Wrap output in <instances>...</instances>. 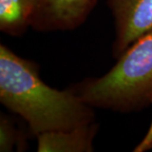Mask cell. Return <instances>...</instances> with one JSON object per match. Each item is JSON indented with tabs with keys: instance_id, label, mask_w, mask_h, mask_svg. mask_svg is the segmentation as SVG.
Segmentation results:
<instances>
[{
	"instance_id": "obj_1",
	"label": "cell",
	"mask_w": 152,
	"mask_h": 152,
	"mask_svg": "<svg viewBox=\"0 0 152 152\" xmlns=\"http://www.w3.org/2000/svg\"><path fill=\"white\" fill-rule=\"evenodd\" d=\"M38 69L35 63L0 45V102L27 123L32 135L94 122L92 107L72 88L59 91L48 86Z\"/></svg>"
},
{
	"instance_id": "obj_2",
	"label": "cell",
	"mask_w": 152,
	"mask_h": 152,
	"mask_svg": "<svg viewBox=\"0 0 152 152\" xmlns=\"http://www.w3.org/2000/svg\"><path fill=\"white\" fill-rule=\"evenodd\" d=\"M106 75L72 89L92 107L139 111L152 101V29L137 39Z\"/></svg>"
},
{
	"instance_id": "obj_3",
	"label": "cell",
	"mask_w": 152,
	"mask_h": 152,
	"mask_svg": "<svg viewBox=\"0 0 152 152\" xmlns=\"http://www.w3.org/2000/svg\"><path fill=\"white\" fill-rule=\"evenodd\" d=\"M115 20L113 56L118 58L152 29V0H107Z\"/></svg>"
},
{
	"instance_id": "obj_4",
	"label": "cell",
	"mask_w": 152,
	"mask_h": 152,
	"mask_svg": "<svg viewBox=\"0 0 152 152\" xmlns=\"http://www.w3.org/2000/svg\"><path fill=\"white\" fill-rule=\"evenodd\" d=\"M98 0H40L31 27L37 31H68L86 20Z\"/></svg>"
},
{
	"instance_id": "obj_5",
	"label": "cell",
	"mask_w": 152,
	"mask_h": 152,
	"mask_svg": "<svg viewBox=\"0 0 152 152\" xmlns=\"http://www.w3.org/2000/svg\"><path fill=\"white\" fill-rule=\"evenodd\" d=\"M98 130L94 122L68 130L44 132L37 136L39 152H91Z\"/></svg>"
},
{
	"instance_id": "obj_6",
	"label": "cell",
	"mask_w": 152,
	"mask_h": 152,
	"mask_svg": "<svg viewBox=\"0 0 152 152\" xmlns=\"http://www.w3.org/2000/svg\"><path fill=\"white\" fill-rule=\"evenodd\" d=\"M40 0H0V30L10 36H20L31 26Z\"/></svg>"
},
{
	"instance_id": "obj_7",
	"label": "cell",
	"mask_w": 152,
	"mask_h": 152,
	"mask_svg": "<svg viewBox=\"0 0 152 152\" xmlns=\"http://www.w3.org/2000/svg\"><path fill=\"white\" fill-rule=\"evenodd\" d=\"M26 141L22 133L15 127L14 122L6 116H0V151L10 152L15 147L19 151L26 150Z\"/></svg>"
},
{
	"instance_id": "obj_8",
	"label": "cell",
	"mask_w": 152,
	"mask_h": 152,
	"mask_svg": "<svg viewBox=\"0 0 152 152\" xmlns=\"http://www.w3.org/2000/svg\"><path fill=\"white\" fill-rule=\"evenodd\" d=\"M152 104V101H151ZM152 149V122L149 129L147 131L145 137L143 138L141 141L139 143V145L134 148V152H145L148 151Z\"/></svg>"
}]
</instances>
